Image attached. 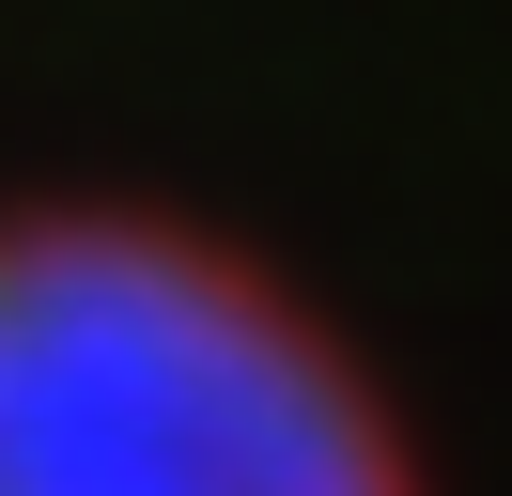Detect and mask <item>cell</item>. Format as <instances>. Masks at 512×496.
Listing matches in <instances>:
<instances>
[{"label":"cell","instance_id":"6da1fadb","mask_svg":"<svg viewBox=\"0 0 512 496\" xmlns=\"http://www.w3.org/2000/svg\"><path fill=\"white\" fill-rule=\"evenodd\" d=\"M0 496H435L295 279L140 202H0Z\"/></svg>","mask_w":512,"mask_h":496}]
</instances>
